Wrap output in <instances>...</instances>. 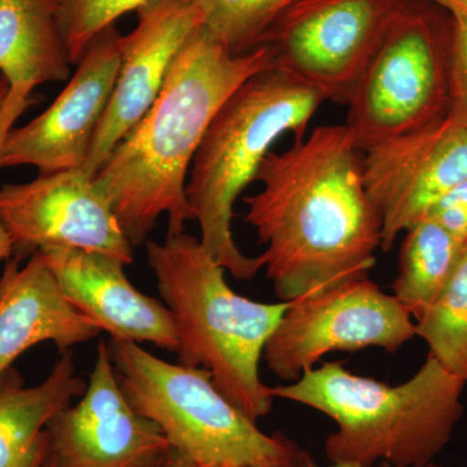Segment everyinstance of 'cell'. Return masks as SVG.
Returning <instances> with one entry per match:
<instances>
[{
    "label": "cell",
    "instance_id": "83f0119b",
    "mask_svg": "<svg viewBox=\"0 0 467 467\" xmlns=\"http://www.w3.org/2000/svg\"><path fill=\"white\" fill-rule=\"evenodd\" d=\"M9 94V85L7 79L0 75V119H2L3 110H5V103H7Z\"/></svg>",
    "mask_w": 467,
    "mask_h": 467
},
{
    "label": "cell",
    "instance_id": "9a60e30c",
    "mask_svg": "<svg viewBox=\"0 0 467 467\" xmlns=\"http://www.w3.org/2000/svg\"><path fill=\"white\" fill-rule=\"evenodd\" d=\"M39 254L67 300L110 339L150 343L178 353L180 342L171 312L164 303L131 285L124 264L77 248H52Z\"/></svg>",
    "mask_w": 467,
    "mask_h": 467
},
{
    "label": "cell",
    "instance_id": "6da1fadb",
    "mask_svg": "<svg viewBox=\"0 0 467 467\" xmlns=\"http://www.w3.org/2000/svg\"><path fill=\"white\" fill-rule=\"evenodd\" d=\"M362 150L348 128L318 126L285 152L267 153L244 198L245 221L285 303L368 278L382 241V217L364 183Z\"/></svg>",
    "mask_w": 467,
    "mask_h": 467
},
{
    "label": "cell",
    "instance_id": "d6986e66",
    "mask_svg": "<svg viewBox=\"0 0 467 467\" xmlns=\"http://www.w3.org/2000/svg\"><path fill=\"white\" fill-rule=\"evenodd\" d=\"M405 233L392 290L416 319L450 284L467 242L430 218L417 221Z\"/></svg>",
    "mask_w": 467,
    "mask_h": 467
},
{
    "label": "cell",
    "instance_id": "484cf974",
    "mask_svg": "<svg viewBox=\"0 0 467 467\" xmlns=\"http://www.w3.org/2000/svg\"><path fill=\"white\" fill-rule=\"evenodd\" d=\"M14 252V241H12L11 235H9L7 230H5V227L0 223V261L11 259Z\"/></svg>",
    "mask_w": 467,
    "mask_h": 467
},
{
    "label": "cell",
    "instance_id": "4dcf8cb0",
    "mask_svg": "<svg viewBox=\"0 0 467 467\" xmlns=\"http://www.w3.org/2000/svg\"><path fill=\"white\" fill-rule=\"evenodd\" d=\"M43 467H57V465H55L54 460H52L51 457L48 456V460L46 461L45 466Z\"/></svg>",
    "mask_w": 467,
    "mask_h": 467
},
{
    "label": "cell",
    "instance_id": "603a6c76",
    "mask_svg": "<svg viewBox=\"0 0 467 467\" xmlns=\"http://www.w3.org/2000/svg\"><path fill=\"white\" fill-rule=\"evenodd\" d=\"M451 21L450 113L467 119V17L451 16Z\"/></svg>",
    "mask_w": 467,
    "mask_h": 467
},
{
    "label": "cell",
    "instance_id": "277c9868",
    "mask_svg": "<svg viewBox=\"0 0 467 467\" xmlns=\"http://www.w3.org/2000/svg\"><path fill=\"white\" fill-rule=\"evenodd\" d=\"M147 260L177 330L178 362L209 371L218 389L256 422L272 411V389L260 378L266 343L290 303L241 296L190 234L146 242Z\"/></svg>",
    "mask_w": 467,
    "mask_h": 467
},
{
    "label": "cell",
    "instance_id": "ba28073f",
    "mask_svg": "<svg viewBox=\"0 0 467 467\" xmlns=\"http://www.w3.org/2000/svg\"><path fill=\"white\" fill-rule=\"evenodd\" d=\"M416 337L413 316L368 278L291 301L264 350L279 379L296 382L333 352L376 347L396 353Z\"/></svg>",
    "mask_w": 467,
    "mask_h": 467
},
{
    "label": "cell",
    "instance_id": "7a4b0ae2",
    "mask_svg": "<svg viewBox=\"0 0 467 467\" xmlns=\"http://www.w3.org/2000/svg\"><path fill=\"white\" fill-rule=\"evenodd\" d=\"M275 64L270 46L233 57L202 26L187 39L150 109L94 177L133 247L162 214L168 236L184 233L193 220L187 175L212 119L239 86Z\"/></svg>",
    "mask_w": 467,
    "mask_h": 467
},
{
    "label": "cell",
    "instance_id": "3957f363",
    "mask_svg": "<svg viewBox=\"0 0 467 467\" xmlns=\"http://www.w3.org/2000/svg\"><path fill=\"white\" fill-rule=\"evenodd\" d=\"M465 383L427 356L407 382L389 386L326 362L296 382L273 387V398L299 402L337 425L325 451L331 463L392 467L432 462L463 416Z\"/></svg>",
    "mask_w": 467,
    "mask_h": 467
},
{
    "label": "cell",
    "instance_id": "8fae6325",
    "mask_svg": "<svg viewBox=\"0 0 467 467\" xmlns=\"http://www.w3.org/2000/svg\"><path fill=\"white\" fill-rule=\"evenodd\" d=\"M364 183L382 217L380 250L467 180V119L441 121L365 150Z\"/></svg>",
    "mask_w": 467,
    "mask_h": 467
},
{
    "label": "cell",
    "instance_id": "7402d4cb",
    "mask_svg": "<svg viewBox=\"0 0 467 467\" xmlns=\"http://www.w3.org/2000/svg\"><path fill=\"white\" fill-rule=\"evenodd\" d=\"M69 57L77 66L95 36L150 0H51Z\"/></svg>",
    "mask_w": 467,
    "mask_h": 467
},
{
    "label": "cell",
    "instance_id": "30bf717a",
    "mask_svg": "<svg viewBox=\"0 0 467 467\" xmlns=\"http://www.w3.org/2000/svg\"><path fill=\"white\" fill-rule=\"evenodd\" d=\"M0 223L11 235L18 259L52 248H77L107 254L125 266L134 261V247L109 202L82 168L5 184Z\"/></svg>",
    "mask_w": 467,
    "mask_h": 467
},
{
    "label": "cell",
    "instance_id": "44dd1931",
    "mask_svg": "<svg viewBox=\"0 0 467 467\" xmlns=\"http://www.w3.org/2000/svg\"><path fill=\"white\" fill-rule=\"evenodd\" d=\"M295 0H199L202 27L233 57L265 46L276 20Z\"/></svg>",
    "mask_w": 467,
    "mask_h": 467
},
{
    "label": "cell",
    "instance_id": "ac0fdd59",
    "mask_svg": "<svg viewBox=\"0 0 467 467\" xmlns=\"http://www.w3.org/2000/svg\"><path fill=\"white\" fill-rule=\"evenodd\" d=\"M48 377L26 387L15 371L0 380V467H43L50 456L47 426L84 395L72 349L60 353Z\"/></svg>",
    "mask_w": 467,
    "mask_h": 467
},
{
    "label": "cell",
    "instance_id": "7c38bea8",
    "mask_svg": "<svg viewBox=\"0 0 467 467\" xmlns=\"http://www.w3.org/2000/svg\"><path fill=\"white\" fill-rule=\"evenodd\" d=\"M47 432L57 467H171L173 460L161 429L126 399L106 342L81 400L58 411Z\"/></svg>",
    "mask_w": 467,
    "mask_h": 467
},
{
    "label": "cell",
    "instance_id": "e0dca14e",
    "mask_svg": "<svg viewBox=\"0 0 467 467\" xmlns=\"http://www.w3.org/2000/svg\"><path fill=\"white\" fill-rule=\"evenodd\" d=\"M70 66L51 0H0V75L9 85L0 143L34 103L33 91L67 81Z\"/></svg>",
    "mask_w": 467,
    "mask_h": 467
},
{
    "label": "cell",
    "instance_id": "52a82bcc",
    "mask_svg": "<svg viewBox=\"0 0 467 467\" xmlns=\"http://www.w3.org/2000/svg\"><path fill=\"white\" fill-rule=\"evenodd\" d=\"M453 21L445 9L400 3L348 103V128L359 150L441 121L450 113Z\"/></svg>",
    "mask_w": 467,
    "mask_h": 467
},
{
    "label": "cell",
    "instance_id": "cb8c5ba5",
    "mask_svg": "<svg viewBox=\"0 0 467 467\" xmlns=\"http://www.w3.org/2000/svg\"><path fill=\"white\" fill-rule=\"evenodd\" d=\"M423 218L435 221L461 241L467 242V180L445 193Z\"/></svg>",
    "mask_w": 467,
    "mask_h": 467
},
{
    "label": "cell",
    "instance_id": "5b68a950",
    "mask_svg": "<svg viewBox=\"0 0 467 467\" xmlns=\"http://www.w3.org/2000/svg\"><path fill=\"white\" fill-rule=\"evenodd\" d=\"M324 101L321 92L275 64L230 95L202 138L187 180V201L201 226L202 248L239 281H252L265 263L263 254H243L234 241V204L254 182L273 144L287 133L303 140Z\"/></svg>",
    "mask_w": 467,
    "mask_h": 467
},
{
    "label": "cell",
    "instance_id": "5bb4252c",
    "mask_svg": "<svg viewBox=\"0 0 467 467\" xmlns=\"http://www.w3.org/2000/svg\"><path fill=\"white\" fill-rule=\"evenodd\" d=\"M137 14V26L122 36L115 90L81 167L92 177L150 109L175 57L204 17L199 0H150Z\"/></svg>",
    "mask_w": 467,
    "mask_h": 467
},
{
    "label": "cell",
    "instance_id": "4316f807",
    "mask_svg": "<svg viewBox=\"0 0 467 467\" xmlns=\"http://www.w3.org/2000/svg\"><path fill=\"white\" fill-rule=\"evenodd\" d=\"M309 454L301 450L299 454L294 460L288 462L282 463V465L269 466V467H308Z\"/></svg>",
    "mask_w": 467,
    "mask_h": 467
},
{
    "label": "cell",
    "instance_id": "d4e9b609",
    "mask_svg": "<svg viewBox=\"0 0 467 467\" xmlns=\"http://www.w3.org/2000/svg\"><path fill=\"white\" fill-rule=\"evenodd\" d=\"M402 2H407V0H402ZM420 2L438 5V7L445 9L451 16L467 17V0H420Z\"/></svg>",
    "mask_w": 467,
    "mask_h": 467
},
{
    "label": "cell",
    "instance_id": "4fadbf2b",
    "mask_svg": "<svg viewBox=\"0 0 467 467\" xmlns=\"http://www.w3.org/2000/svg\"><path fill=\"white\" fill-rule=\"evenodd\" d=\"M121 38L113 26L92 39L54 103L29 124L5 134L0 168L32 165L39 174H51L85 164L115 90Z\"/></svg>",
    "mask_w": 467,
    "mask_h": 467
},
{
    "label": "cell",
    "instance_id": "ffe728a7",
    "mask_svg": "<svg viewBox=\"0 0 467 467\" xmlns=\"http://www.w3.org/2000/svg\"><path fill=\"white\" fill-rule=\"evenodd\" d=\"M416 337L467 387V248L441 296L416 318Z\"/></svg>",
    "mask_w": 467,
    "mask_h": 467
},
{
    "label": "cell",
    "instance_id": "8992f818",
    "mask_svg": "<svg viewBox=\"0 0 467 467\" xmlns=\"http://www.w3.org/2000/svg\"><path fill=\"white\" fill-rule=\"evenodd\" d=\"M109 348L131 407L155 422L183 459L201 466L269 467L299 454L285 435L264 434L204 368L171 364L130 340L110 339Z\"/></svg>",
    "mask_w": 467,
    "mask_h": 467
},
{
    "label": "cell",
    "instance_id": "f546056e",
    "mask_svg": "<svg viewBox=\"0 0 467 467\" xmlns=\"http://www.w3.org/2000/svg\"><path fill=\"white\" fill-rule=\"evenodd\" d=\"M171 467H211V466H201L192 462V461L183 459L182 456L174 451L173 460H171Z\"/></svg>",
    "mask_w": 467,
    "mask_h": 467
},
{
    "label": "cell",
    "instance_id": "2e32d148",
    "mask_svg": "<svg viewBox=\"0 0 467 467\" xmlns=\"http://www.w3.org/2000/svg\"><path fill=\"white\" fill-rule=\"evenodd\" d=\"M9 259L0 276V380L27 349L54 343L58 352L88 343L100 333L64 296L42 254Z\"/></svg>",
    "mask_w": 467,
    "mask_h": 467
},
{
    "label": "cell",
    "instance_id": "f1b7e54d",
    "mask_svg": "<svg viewBox=\"0 0 467 467\" xmlns=\"http://www.w3.org/2000/svg\"><path fill=\"white\" fill-rule=\"evenodd\" d=\"M308 467H321L317 465V463L315 462V460L312 459V457H309L308 460ZM328 467H362L359 465H355V463H331V466ZM411 467H441V465H438V463L434 462H429L425 463V465H417V466H411Z\"/></svg>",
    "mask_w": 467,
    "mask_h": 467
},
{
    "label": "cell",
    "instance_id": "9c48e42d",
    "mask_svg": "<svg viewBox=\"0 0 467 467\" xmlns=\"http://www.w3.org/2000/svg\"><path fill=\"white\" fill-rule=\"evenodd\" d=\"M401 0H295L267 34L276 66L348 103Z\"/></svg>",
    "mask_w": 467,
    "mask_h": 467
}]
</instances>
